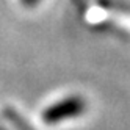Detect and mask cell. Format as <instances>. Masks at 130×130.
<instances>
[{
	"mask_svg": "<svg viewBox=\"0 0 130 130\" xmlns=\"http://www.w3.org/2000/svg\"><path fill=\"white\" fill-rule=\"evenodd\" d=\"M85 110V102L80 97H68L63 99L61 102L50 105L47 110L44 111L42 118L47 122H57V121H63L68 118H74L80 115Z\"/></svg>",
	"mask_w": 130,
	"mask_h": 130,
	"instance_id": "6da1fadb",
	"label": "cell"
}]
</instances>
